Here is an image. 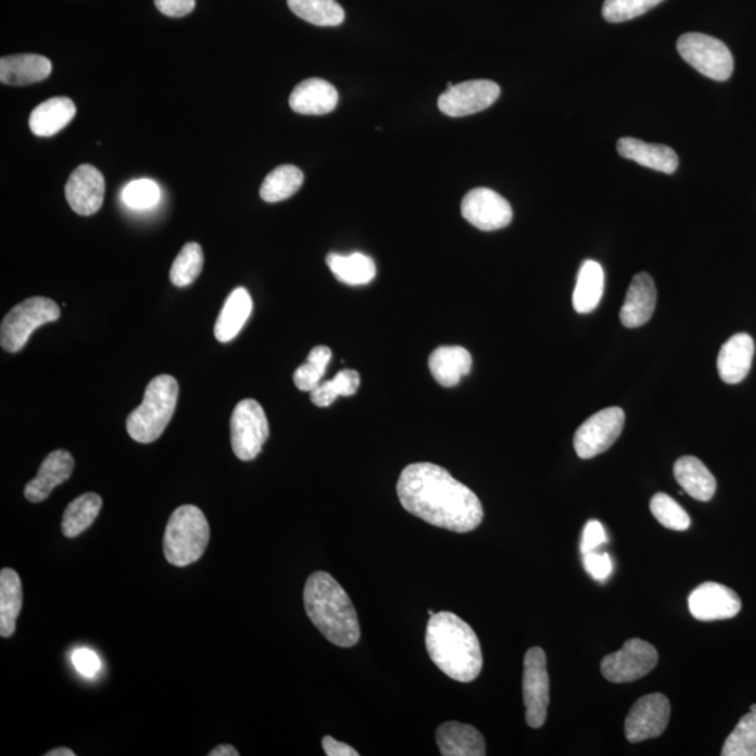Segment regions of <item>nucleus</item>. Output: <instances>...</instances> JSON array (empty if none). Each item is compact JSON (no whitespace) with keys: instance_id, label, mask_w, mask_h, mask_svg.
Returning a JSON list of instances; mask_svg holds the SVG:
<instances>
[{"instance_id":"obj_1","label":"nucleus","mask_w":756,"mask_h":756,"mask_svg":"<svg viewBox=\"0 0 756 756\" xmlns=\"http://www.w3.org/2000/svg\"><path fill=\"white\" fill-rule=\"evenodd\" d=\"M396 493L402 507L412 516L444 530L465 534L483 520V507L477 494L436 464L408 465L400 475Z\"/></svg>"},{"instance_id":"obj_2","label":"nucleus","mask_w":756,"mask_h":756,"mask_svg":"<svg viewBox=\"0 0 756 756\" xmlns=\"http://www.w3.org/2000/svg\"><path fill=\"white\" fill-rule=\"evenodd\" d=\"M426 651L445 676L472 682L482 671L483 657L477 633L453 613L431 615L426 628Z\"/></svg>"},{"instance_id":"obj_3","label":"nucleus","mask_w":756,"mask_h":756,"mask_svg":"<svg viewBox=\"0 0 756 756\" xmlns=\"http://www.w3.org/2000/svg\"><path fill=\"white\" fill-rule=\"evenodd\" d=\"M304 608L310 620L339 647H352L361 639V625L351 598L327 571H315L304 585Z\"/></svg>"},{"instance_id":"obj_4","label":"nucleus","mask_w":756,"mask_h":756,"mask_svg":"<svg viewBox=\"0 0 756 756\" xmlns=\"http://www.w3.org/2000/svg\"><path fill=\"white\" fill-rule=\"evenodd\" d=\"M178 382L176 378L163 375L149 382L142 404L130 412L126 419V430L135 441L153 443L166 430L176 411Z\"/></svg>"},{"instance_id":"obj_5","label":"nucleus","mask_w":756,"mask_h":756,"mask_svg":"<svg viewBox=\"0 0 756 756\" xmlns=\"http://www.w3.org/2000/svg\"><path fill=\"white\" fill-rule=\"evenodd\" d=\"M211 528L200 507L186 504L173 513L164 532L163 550L168 564H196L210 544Z\"/></svg>"},{"instance_id":"obj_6","label":"nucleus","mask_w":756,"mask_h":756,"mask_svg":"<svg viewBox=\"0 0 756 756\" xmlns=\"http://www.w3.org/2000/svg\"><path fill=\"white\" fill-rule=\"evenodd\" d=\"M60 317V305L51 299L24 300L3 318L2 327H0V343L9 353L21 352L37 328L56 322Z\"/></svg>"},{"instance_id":"obj_7","label":"nucleus","mask_w":756,"mask_h":756,"mask_svg":"<svg viewBox=\"0 0 756 756\" xmlns=\"http://www.w3.org/2000/svg\"><path fill=\"white\" fill-rule=\"evenodd\" d=\"M677 50L683 61L709 79L724 81L733 74L734 60L729 47L707 34H683L677 42Z\"/></svg>"},{"instance_id":"obj_8","label":"nucleus","mask_w":756,"mask_h":756,"mask_svg":"<svg viewBox=\"0 0 756 756\" xmlns=\"http://www.w3.org/2000/svg\"><path fill=\"white\" fill-rule=\"evenodd\" d=\"M231 448L241 462H251L263 452L269 438V425L263 406L255 400L237 404L230 420Z\"/></svg>"},{"instance_id":"obj_9","label":"nucleus","mask_w":756,"mask_h":756,"mask_svg":"<svg viewBox=\"0 0 756 756\" xmlns=\"http://www.w3.org/2000/svg\"><path fill=\"white\" fill-rule=\"evenodd\" d=\"M658 653L642 639H630L617 653L601 662V672L609 682L627 683L641 680L657 666Z\"/></svg>"},{"instance_id":"obj_10","label":"nucleus","mask_w":756,"mask_h":756,"mask_svg":"<svg viewBox=\"0 0 756 756\" xmlns=\"http://www.w3.org/2000/svg\"><path fill=\"white\" fill-rule=\"evenodd\" d=\"M526 720L532 729L545 724L550 705V676L546 670V654L541 647H531L525 657L522 676Z\"/></svg>"},{"instance_id":"obj_11","label":"nucleus","mask_w":756,"mask_h":756,"mask_svg":"<svg viewBox=\"0 0 756 756\" xmlns=\"http://www.w3.org/2000/svg\"><path fill=\"white\" fill-rule=\"evenodd\" d=\"M625 426V412L618 406L597 412L575 434V450L580 458L590 459L607 452L619 439Z\"/></svg>"},{"instance_id":"obj_12","label":"nucleus","mask_w":756,"mask_h":756,"mask_svg":"<svg viewBox=\"0 0 756 756\" xmlns=\"http://www.w3.org/2000/svg\"><path fill=\"white\" fill-rule=\"evenodd\" d=\"M670 716L668 697L663 693H651L641 697L630 709L625 720V735L633 744L656 739L666 731Z\"/></svg>"},{"instance_id":"obj_13","label":"nucleus","mask_w":756,"mask_h":756,"mask_svg":"<svg viewBox=\"0 0 756 756\" xmlns=\"http://www.w3.org/2000/svg\"><path fill=\"white\" fill-rule=\"evenodd\" d=\"M501 87L491 80H469L448 84V90L439 97V110L453 118L467 116L489 109L501 96Z\"/></svg>"},{"instance_id":"obj_14","label":"nucleus","mask_w":756,"mask_h":756,"mask_svg":"<svg viewBox=\"0 0 756 756\" xmlns=\"http://www.w3.org/2000/svg\"><path fill=\"white\" fill-rule=\"evenodd\" d=\"M462 213L465 220L482 231L504 229L513 220L511 203L489 188L469 191L464 197Z\"/></svg>"},{"instance_id":"obj_15","label":"nucleus","mask_w":756,"mask_h":756,"mask_svg":"<svg viewBox=\"0 0 756 756\" xmlns=\"http://www.w3.org/2000/svg\"><path fill=\"white\" fill-rule=\"evenodd\" d=\"M688 605L692 617L705 622L734 618L743 607L734 590L715 581L697 585L688 598Z\"/></svg>"},{"instance_id":"obj_16","label":"nucleus","mask_w":756,"mask_h":756,"mask_svg":"<svg viewBox=\"0 0 756 756\" xmlns=\"http://www.w3.org/2000/svg\"><path fill=\"white\" fill-rule=\"evenodd\" d=\"M66 200L80 216H91L103 206L105 181L103 174L90 164H81L71 174L65 188Z\"/></svg>"},{"instance_id":"obj_17","label":"nucleus","mask_w":756,"mask_h":756,"mask_svg":"<svg viewBox=\"0 0 756 756\" xmlns=\"http://www.w3.org/2000/svg\"><path fill=\"white\" fill-rule=\"evenodd\" d=\"M75 459L70 452L56 450L47 455L38 469L37 477L32 479L24 489L28 502L40 503L50 497L53 489L66 482L74 474Z\"/></svg>"},{"instance_id":"obj_18","label":"nucleus","mask_w":756,"mask_h":756,"mask_svg":"<svg viewBox=\"0 0 756 756\" xmlns=\"http://www.w3.org/2000/svg\"><path fill=\"white\" fill-rule=\"evenodd\" d=\"M656 303L657 290L652 276L644 273L634 276L620 308V322L627 328L644 326L652 318Z\"/></svg>"},{"instance_id":"obj_19","label":"nucleus","mask_w":756,"mask_h":756,"mask_svg":"<svg viewBox=\"0 0 756 756\" xmlns=\"http://www.w3.org/2000/svg\"><path fill=\"white\" fill-rule=\"evenodd\" d=\"M755 353L754 339L748 333L740 332L731 337L720 349L717 357V370L727 385H739L753 366Z\"/></svg>"},{"instance_id":"obj_20","label":"nucleus","mask_w":756,"mask_h":756,"mask_svg":"<svg viewBox=\"0 0 756 756\" xmlns=\"http://www.w3.org/2000/svg\"><path fill=\"white\" fill-rule=\"evenodd\" d=\"M339 96L336 87L323 79H307L294 87L289 104L294 113L326 115L337 109Z\"/></svg>"},{"instance_id":"obj_21","label":"nucleus","mask_w":756,"mask_h":756,"mask_svg":"<svg viewBox=\"0 0 756 756\" xmlns=\"http://www.w3.org/2000/svg\"><path fill=\"white\" fill-rule=\"evenodd\" d=\"M440 754L443 756H483L487 743L475 727L448 721L436 731Z\"/></svg>"},{"instance_id":"obj_22","label":"nucleus","mask_w":756,"mask_h":756,"mask_svg":"<svg viewBox=\"0 0 756 756\" xmlns=\"http://www.w3.org/2000/svg\"><path fill=\"white\" fill-rule=\"evenodd\" d=\"M51 72V61L36 53H21L0 60V81L8 86L38 84L50 77Z\"/></svg>"},{"instance_id":"obj_23","label":"nucleus","mask_w":756,"mask_h":756,"mask_svg":"<svg viewBox=\"0 0 756 756\" xmlns=\"http://www.w3.org/2000/svg\"><path fill=\"white\" fill-rule=\"evenodd\" d=\"M617 148L620 156L664 174L676 173L678 164H680L677 153L666 144L646 143L634 138H620Z\"/></svg>"},{"instance_id":"obj_24","label":"nucleus","mask_w":756,"mask_h":756,"mask_svg":"<svg viewBox=\"0 0 756 756\" xmlns=\"http://www.w3.org/2000/svg\"><path fill=\"white\" fill-rule=\"evenodd\" d=\"M429 368L441 387L452 389L471 371L472 356L462 346H441L431 353Z\"/></svg>"},{"instance_id":"obj_25","label":"nucleus","mask_w":756,"mask_h":756,"mask_svg":"<svg viewBox=\"0 0 756 756\" xmlns=\"http://www.w3.org/2000/svg\"><path fill=\"white\" fill-rule=\"evenodd\" d=\"M76 105L67 97H53L33 110L28 125L32 133L41 138H50L61 133L74 121Z\"/></svg>"},{"instance_id":"obj_26","label":"nucleus","mask_w":756,"mask_h":756,"mask_svg":"<svg viewBox=\"0 0 756 756\" xmlns=\"http://www.w3.org/2000/svg\"><path fill=\"white\" fill-rule=\"evenodd\" d=\"M673 477L683 491L700 502H709L715 496L717 482L714 474L700 458L685 455L673 465Z\"/></svg>"},{"instance_id":"obj_27","label":"nucleus","mask_w":756,"mask_h":756,"mask_svg":"<svg viewBox=\"0 0 756 756\" xmlns=\"http://www.w3.org/2000/svg\"><path fill=\"white\" fill-rule=\"evenodd\" d=\"M252 313V299L244 288L232 290L223 305L219 317L215 326V337L217 341L227 343L232 341L245 323L249 322Z\"/></svg>"},{"instance_id":"obj_28","label":"nucleus","mask_w":756,"mask_h":756,"mask_svg":"<svg viewBox=\"0 0 756 756\" xmlns=\"http://www.w3.org/2000/svg\"><path fill=\"white\" fill-rule=\"evenodd\" d=\"M605 276L597 261L588 260L580 266L574 293V307L580 314L594 312L604 294Z\"/></svg>"},{"instance_id":"obj_29","label":"nucleus","mask_w":756,"mask_h":756,"mask_svg":"<svg viewBox=\"0 0 756 756\" xmlns=\"http://www.w3.org/2000/svg\"><path fill=\"white\" fill-rule=\"evenodd\" d=\"M327 265L339 282L349 286L370 284L377 274L375 261L362 252H353L349 255L331 252L327 256Z\"/></svg>"},{"instance_id":"obj_30","label":"nucleus","mask_w":756,"mask_h":756,"mask_svg":"<svg viewBox=\"0 0 756 756\" xmlns=\"http://www.w3.org/2000/svg\"><path fill=\"white\" fill-rule=\"evenodd\" d=\"M23 605L22 580L17 571L3 569L0 574V634L13 637Z\"/></svg>"},{"instance_id":"obj_31","label":"nucleus","mask_w":756,"mask_h":756,"mask_svg":"<svg viewBox=\"0 0 756 756\" xmlns=\"http://www.w3.org/2000/svg\"><path fill=\"white\" fill-rule=\"evenodd\" d=\"M103 506V499L97 493H85L75 499L66 507L62 518V534L66 538H76L91 527L99 517Z\"/></svg>"},{"instance_id":"obj_32","label":"nucleus","mask_w":756,"mask_h":756,"mask_svg":"<svg viewBox=\"0 0 756 756\" xmlns=\"http://www.w3.org/2000/svg\"><path fill=\"white\" fill-rule=\"evenodd\" d=\"M290 11L319 27H337L345 22V11L337 0H288Z\"/></svg>"},{"instance_id":"obj_33","label":"nucleus","mask_w":756,"mask_h":756,"mask_svg":"<svg viewBox=\"0 0 756 756\" xmlns=\"http://www.w3.org/2000/svg\"><path fill=\"white\" fill-rule=\"evenodd\" d=\"M303 181L302 169L292 166V164H285V166L275 168L264 179L260 191L261 198L269 203L289 200L302 188Z\"/></svg>"},{"instance_id":"obj_34","label":"nucleus","mask_w":756,"mask_h":756,"mask_svg":"<svg viewBox=\"0 0 756 756\" xmlns=\"http://www.w3.org/2000/svg\"><path fill=\"white\" fill-rule=\"evenodd\" d=\"M361 386V376L355 370L339 371L332 380L324 381L317 389L310 392L314 405L327 408L332 405L338 396H351L356 394Z\"/></svg>"},{"instance_id":"obj_35","label":"nucleus","mask_w":756,"mask_h":756,"mask_svg":"<svg viewBox=\"0 0 756 756\" xmlns=\"http://www.w3.org/2000/svg\"><path fill=\"white\" fill-rule=\"evenodd\" d=\"M203 268V251L197 242H188L174 260L169 279L177 288H187L196 282Z\"/></svg>"},{"instance_id":"obj_36","label":"nucleus","mask_w":756,"mask_h":756,"mask_svg":"<svg viewBox=\"0 0 756 756\" xmlns=\"http://www.w3.org/2000/svg\"><path fill=\"white\" fill-rule=\"evenodd\" d=\"M332 352L327 346H315L307 357L304 365L298 367L294 371V386L300 391L312 392L322 385L324 375H326L327 366L331 361Z\"/></svg>"},{"instance_id":"obj_37","label":"nucleus","mask_w":756,"mask_h":756,"mask_svg":"<svg viewBox=\"0 0 756 756\" xmlns=\"http://www.w3.org/2000/svg\"><path fill=\"white\" fill-rule=\"evenodd\" d=\"M723 756H756V714L745 715L727 736Z\"/></svg>"},{"instance_id":"obj_38","label":"nucleus","mask_w":756,"mask_h":756,"mask_svg":"<svg viewBox=\"0 0 756 756\" xmlns=\"http://www.w3.org/2000/svg\"><path fill=\"white\" fill-rule=\"evenodd\" d=\"M651 511L656 520L668 530L686 531L691 527V517L666 493L654 494Z\"/></svg>"},{"instance_id":"obj_39","label":"nucleus","mask_w":756,"mask_h":756,"mask_svg":"<svg viewBox=\"0 0 756 756\" xmlns=\"http://www.w3.org/2000/svg\"><path fill=\"white\" fill-rule=\"evenodd\" d=\"M664 0H605L603 16L609 23H622L642 16Z\"/></svg>"},{"instance_id":"obj_40","label":"nucleus","mask_w":756,"mask_h":756,"mask_svg":"<svg viewBox=\"0 0 756 756\" xmlns=\"http://www.w3.org/2000/svg\"><path fill=\"white\" fill-rule=\"evenodd\" d=\"M162 191L152 179H137L124 188L125 205L135 211H147L158 205Z\"/></svg>"},{"instance_id":"obj_41","label":"nucleus","mask_w":756,"mask_h":756,"mask_svg":"<svg viewBox=\"0 0 756 756\" xmlns=\"http://www.w3.org/2000/svg\"><path fill=\"white\" fill-rule=\"evenodd\" d=\"M583 564L594 580L605 581L613 575L614 564L607 552H589V554L583 555Z\"/></svg>"},{"instance_id":"obj_42","label":"nucleus","mask_w":756,"mask_h":756,"mask_svg":"<svg viewBox=\"0 0 756 756\" xmlns=\"http://www.w3.org/2000/svg\"><path fill=\"white\" fill-rule=\"evenodd\" d=\"M72 664L76 671L86 678H94L101 670L99 654L86 647L76 648L72 653Z\"/></svg>"},{"instance_id":"obj_43","label":"nucleus","mask_w":756,"mask_h":756,"mask_svg":"<svg viewBox=\"0 0 756 756\" xmlns=\"http://www.w3.org/2000/svg\"><path fill=\"white\" fill-rule=\"evenodd\" d=\"M608 537L605 528L597 520H591L585 525L583 538H581L580 550L581 554L597 551L600 546L607 544Z\"/></svg>"},{"instance_id":"obj_44","label":"nucleus","mask_w":756,"mask_h":756,"mask_svg":"<svg viewBox=\"0 0 756 756\" xmlns=\"http://www.w3.org/2000/svg\"><path fill=\"white\" fill-rule=\"evenodd\" d=\"M160 13L167 17H186L196 9L197 0H154Z\"/></svg>"},{"instance_id":"obj_45","label":"nucleus","mask_w":756,"mask_h":756,"mask_svg":"<svg viewBox=\"0 0 756 756\" xmlns=\"http://www.w3.org/2000/svg\"><path fill=\"white\" fill-rule=\"evenodd\" d=\"M323 748L328 756H358L355 748L345 743H339L332 736L326 735L323 739Z\"/></svg>"},{"instance_id":"obj_46","label":"nucleus","mask_w":756,"mask_h":756,"mask_svg":"<svg viewBox=\"0 0 756 756\" xmlns=\"http://www.w3.org/2000/svg\"><path fill=\"white\" fill-rule=\"evenodd\" d=\"M240 753L231 745H219L215 749L211 751L210 756H239Z\"/></svg>"},{"instance_id":"obj_47","label":"nucleus","mask_w":756,"mask_h":756,"mask_svg":"<svg viewBox=\"0 0 756 756\" xmlns=\"http://www.w3.org/2000/svg\"><path fill=\"white\" fill-rule=\"evenodd\" d=\"M74 751L70 748H55L47 753L46 756H75Z\"/></svg>"},{"instance_id":"obj_48","label":"nucleus","mask_w":756,"mask_h":756,"mask_svg":"<svg viewBox=\"0 0 756 756\" xmlns=\"http://www.w3.org/2000/svg\"><path fill=\"white\" fill-rule=\"evenodd\" d=\"M751 714H756V705L749 707Z\"/></svg>"},{"instance_id":"obj_49","label":"nucleus","mask_w":756,"mask_h":756,"mask_svg":"<svg viewBox=\"0 0 756 756\" xmlns=\"http://www.w3.org/2000/svg\"><path fill=\"white\" fill-rule=\"evenodd\" d=\"M428 613H429L430 617H431V615H434V614H436V613H433V610H431V609H429Z\"/></svg>"}]
</instances>
